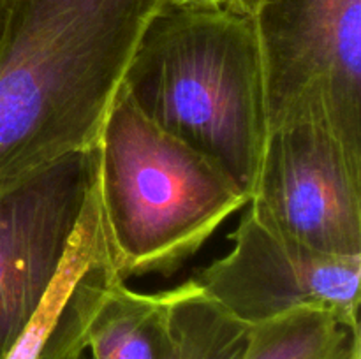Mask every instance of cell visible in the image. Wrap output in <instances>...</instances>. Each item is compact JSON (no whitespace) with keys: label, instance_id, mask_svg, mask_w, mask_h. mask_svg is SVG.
<instances>
[{"label":"cell","instance_id":"obj_7","mask_svg":"<svg viewBox=\"0 0 361 359\" xmlns=\"http://www.w3.org/2000/svg\"><path fill=\"white\" fill-rule=\"evenodd\" d=\"M95 172L94 146L67 155L0 196V359L51 287Z\"/></svg>","mask_w":361,"mask_h":359},{"label":"cell","instance_id":"obj_1","mask_svg":"<svg viewBox=\"0 0 361 359\" xmlns=\"http://www.w3.org/2000/svg\"><path fill=\"white\" fill-rule=\"evenodd\" d=\"M164 0H6L0 196L97 143L127 62Z\"/></svg>","mask_w":361,"mask_h":359},{"label":"cell","instance_id":"obj_5","mask_svg":"<svg viewBox=\"0 0 361 359\" xmlns=\"http://www.w3.org/2000/svg\"><path fill=\"white\" fill-rule=\"evenodd\" d=\"M249 208L284 238L330 256H361V158L323 123L268 130Z\"/></svg>","mask_w":361,"mask_h":359},{"label":"cell","instance_id":"obj_3","mask_svg":"<svg viewBox=\"0 0 361 359\" xmlns=\"http://www.w3.org/2000/svg\"><path fill=\"white\" fill-rule=\"evenodd\" d=\"M95 150L99 204L123 282L175 273L249 203L219 165L150 122L122 83Z\"/></svg>","mask_w":361,"mask_h":359},{"label":"cell","instance_id":"obj_2","mask_svg":"<svg viewBox=\"0 0 361 359\" xmlns=\"http://www.w3.org/2000/svg\"><path fill=\"white\" fill-rule=\"evenodd\" d=\"M137 109L222 169L247 197L268 136L254 20L226 6H162L122 76Z\"/></svg>","mask_w":361,"mask_h":359},{"label":"cell","instance_id":"obj_6","mask_svg":"<svg viewBox=\"0 0 361 359\" xmlns=\"http://www.w3.org/2000/svg\"><path fill=\"white\" fill-rule=\"evenodd\" d=\"M231 250L194 280L247 326L296 308H321L358 320L361 256L316 252L284 238L247 208L229 234Z\"/></svg>","mask_w":361,"mask_h":359},{"label":"cell","instance_id":"obj_13","mask_svg":"<svg viewBox=\"0 0 361 359\" xmlns=\"http://www.w3.org/2000/svg\"><path fill=\"white\" fill-rule=\"evenodd\" d=\"M166 6L175 7H215L224 6L222 0H164Z\"/></svg>","mask_w":361,"mask_h":359},{"label":"cell","instance_id":"obj_11","mask_svg":"<svg viewBox=\"0 0 361 359\" xmlns=\"http://www.w3.org/2000/svg\"><path fill=\"white\" fill-rule=\"evenodd\" d=\"M173 347L166 359H242L249 326L212 301L194 278L175 287Z\"/></svg>","mask_w":361,"mask_h":359},{"label":"cell","instance_id":"obj_8","mask_svg":"<svg viewBox=\"0 0 361 359\" xmlns=\"http://www.w3.org/2000/svg\"><path fill=\"white\" fill-rule=\"evenodd\" d=\"M116 280L122 278L113 267L94 180L51 287L4 359H46L60 338L88 331L102 299Z\"/></svg>","mask_w":361,"mask_h":359},{"label":"cell","instance_id":"obj_14","mask_svg":"<svg viewBox=\"0 0 361 359\" xmlns=\"http://www.w3.org/2000/svg\"><path fill=\"white\" fill-rule=\"evenodd\" d=\"M4 9H6V0H0V34H2L4 25Z\"/></svg>","mask_w":361,"mask_h":359},{"label":"cell","instance_id":"obj_9","mask_svg":"<svg viewBox=\"0 0 361 359\" xmlns=\"http://www.w3.org/2000/svg\"><path fill=\"white\" fill-rule=\"evenodd\" d=\"M169 291L143 294L116 280L90 324L85 351L76 359H166L173 347Z\"/></svg>","mask_w":361,"mask_h":359},{"label":"cell","instance_id":"obj_12","mask_svg":"<svg viewBox=\"0 0 361 359\" xmlns=\"http://www.w3.org/2000/svg\"><path fill=\"white\" fill-rule=\"evenodd\" d=\"M222 2H224V6L228 7V9L252 18L254 14H256L257 7H259L261 0H222Z\"/></svg>","mask_w":361,"mask_h":359},{"label":"cell","instance_id":"obj_4","mask_svg":"<svg viewBox=\"0 0 361 359\" xmlns=\"http://www.w3.org/2000/svg\"><path fill=\"white\" fill-rule=\"evenodd\" d=\"M268 130L323 123L361 158V0H261Z\"/></svg>","mask_w":361,"mask_h":359},{"label":"cell","instance_id":"obj_10","mask_svg":"<svg viewBox=\"0 0 361 359\" xmlns=\"http://www.w3.org/2000/svg\"><path fill=\"white\" fill-rule=\"evenodd\" d=\"M242 359H361L360 320L296 308L249 326Z\"/></svg>","mask_w":361,"mask_h":359}]
</instances>
